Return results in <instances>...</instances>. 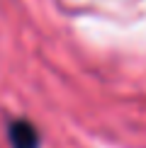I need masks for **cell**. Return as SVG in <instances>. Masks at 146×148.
I'll return each instance as SVG.
<instances>
[{
    "label": "cell",
    "mask_w": 146,
    "mask_h": 148,
    "mask_svg": "<svg viewBox=\"0 0 146 148\" xmlns=\"http://www.w3.org/2000/svg\"><path fill=\"white\" fill-rule=\"evenodd\" d=\"M10 143L12 148H36L39 146V134L29 121H12L10 126Z\"/></svg>",
    "instance_id": "6da1fadb"
}]
</instances>
